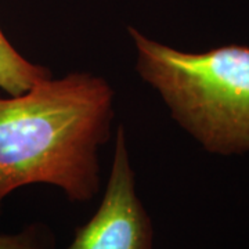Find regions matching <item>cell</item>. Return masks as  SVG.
Returning <instances> with one entry per match:
<instances>
[{
  "instance_id": "1",
  "label": "cell",
  "mask_w": 249,
  "mask_h": 249,
  "mask_svg": "<svg viewBox=\"0 0 249 249\" xmlns=\"http://www.w3.org/2000/svg\"><path fill=\"white\" fill-rule=\"evenodd\" d=\"M115 91L101 76L61 79L0 97V213L7 196L31 184L58 187L75 204L100 191L98 150L111 137Z\"/></svg>"
},
{
  "instance_id": "2",
  "label": "cell",
  "mask_w": 249,
  "mask_h": 249,
  "mask_svg": "<svg viewBox=\"0 0 249 249\" xmlns=\"http://www.w3.org/2000/svg\"><path fill=\"white\" fill-rule=\"evenodd\" d=\"M136 72L170 118L201 148L220 157L249 154V46L201 53L162 45L127 27Z\"/></svg>"
},
{
  "instance_id": "3",
  "label": "cell",
  "mask_w": 249,
  "mask_h": 249,
  "mask_svg": "<svg viewBox=\"0 0 249 249\" xmlns=\"http://www.w3.org/2000/svg\"><path fill=\"white\" fill-rule=\"evenodd\" d=\"M65 249H154V227L136 190L124 124L116 127L114 160L104 196Z\"/></svg>"
},
{
  "instance_id": "4",
  "label": "cell",
  "mask_w": 249,
  "mask_h": 249,
  "mask_svg": "<svg viewBox=\"0 0 249 249\" xmlns=\"http://www.w3.org/2000/svg\"><path fill=\"white\" fill-rule=\"evenodd\" d=\"M49 78H53L52 71L18 53L0 28V90L9 96H19Z\"/></svg>"
},
{
  "instance_id": "5",
  "label": "cell",
  "mask_w": 249,
  "mask_h": 249,
  "mask_svg": "<svg viewBox=\"0 0 249 249\" xmlns=\"http://www.w3.org/2000/svg\"><path fill=\"white\" fill-rule=\"evenodd\" d=\"M0 249H54V235L45 223H32L16 234H0Z\"/></svg>"
}]
</instances>
